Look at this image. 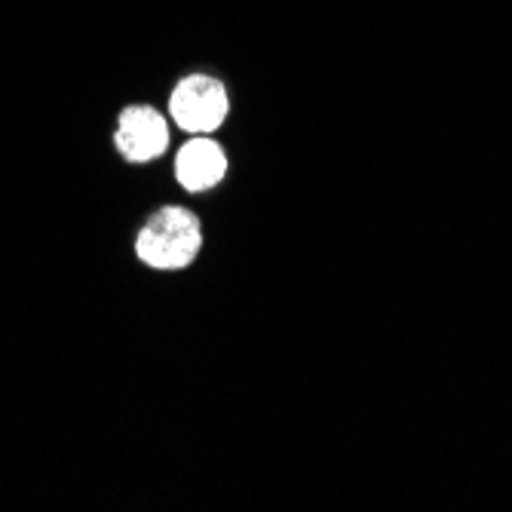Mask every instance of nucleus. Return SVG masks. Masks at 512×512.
<instances>
[{
    "instance_id": "f257e3e1",
    "label": "nucleus",
    "mask_w": 512,
    "mask_h": 512,
    "mask_svg": "<svg viewBox=\"0 0 512 512\" xmlns=\"http://www.w3.org/2000/svg\"><path fill=\"white\" fill-rule=\"evenodd\" d=\"M203 246L200 237V221L188 212V209H160L138 234V258H142L148 267L157 270H178L188 267L197 252Z\"/></svg>"
},
{
    "instance_id": "f03ea898",
    "label": "nucleus",
    "mask_w": 512,
    "mask_h": 512,
    "mask_svg": "<svg viewBox=\"0 0 512 512\" xmlns=\"http://www.w3.org/2000/svg\"><path fill=\"white\" fill-rule=\"evenodd\" d=\"M172 120L188 129L194 135H206L215 132L224 117H227V96H224V86L212 77H188L181 80L178 89L172 92Z\"/></svg>"
},
{
    "instance_id": "7ed1b4c3",
    "label": "nucleus",
    "mask_w": 512,
    "mask_h": 512,
    "mask_svg": "<svg viewBox=\"0 0 512 512\" xmlns=\"http://www.w3.org/2000/svg\"><path fill=\"white\" fill-rule=\"evenodd\" d=\"M169 145V126L163 114L154 108H126L120 114V129H117V151L132 160L145 163L154 160L166 151Z\"/></svg>"
},
{
    "instance_id": "20e7f679",
    "label": "nucleus",
    "mask_w": 512,
    "mask_h": 512,
    "mask_svg": "<svg viewBox=\"0 0 512 512\" xmlns=\"http://www.w3.org/2000/svg\"><path fill=\"white\" fill-rule=\"evenodd\" d=\"M224 172H227V157L212 138H191V142L178 151L175 175L188 191L212 188V184L224 178Z\"/></svg>"
}]
</instances>
